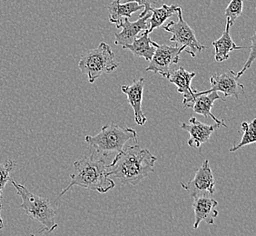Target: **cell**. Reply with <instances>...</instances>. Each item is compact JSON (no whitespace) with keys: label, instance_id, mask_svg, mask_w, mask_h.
Here are the masks:
<instances>
[{"label":"cell","instance_id":"1","mask_svg":"<svg viewBox=\"0 0 256 236\" xmlns=\"http://www.w3.org/2000/svg\"><path fill=\"white\" fill-rule=\"evenodd\" d=\"M156 160L148 149H143L138 144L129 146L106 166V174L108 176L118 178L123 184L138 186L154 172Z\"/></svg>","mask_w":256,"mask_h":236},{"label":"cell","instance_id":"5","mask_svg":"<svg viewBox=\"0 0 256 236\" xmlns=\"http://www.w3.org/2000/svg\"><path fill=\"white\" fill-rule=\"evenodd\" d=\"M78 68L82 74L88 76L89 83L93 84L102 74L114 71L118 64L114 61V54L110 46L102 42L98 48L82 54Z\"/></svg>","mask_w":256,"mask_h":236},{"label":"cell","instance_id":"12","mask_svg":"<svg viewBox=\"0 0 256 236\" xmlns=\"http://www.w3.org/2000/svg\"><path fill=\"white\" fill-rule=\"evenodd\" d=\"M146 84L144 78H140L134 81L129 86L124 84L121 86V91L128 96V102L132 106L134 114V121L138 126H144L148 121V118L144 116L142 110L143 102L144 88Z\"/></svg>","mask_w":256,"mask_h":236},{"label":"cell","instance_id":"19","mask_svg":"<svg viewBox=\"0 0 256 236\" xmlns=\"http://www.w3.org/2000/svg\"><path fill=\"white\" fill-rule=\"evenodd\" d=\"M179 8H180L178 6H168L166 4H164L161 8H151L150 12H152V14L148 20V22H149L148 33L150 34L156 28L162 26L164 23L169 18H171L174 14L178 13Z\"/></svg>","mask_w":256,"mask_h":236},{"label":"cell","instance_id":"15","mask_svg":"<svg viewBox=\"0 0 256 236\" xmlns=\"http://www.w3.org/2000/svg\"><path fill=\"white\" fill-rule=\"evenodd\" d=\"M218 99H222V101H226V99L220 98V96L217 92H210V93L198 94L192 102V110L194 113L201 114L206 118H212V120L216 123L222 124L224 126V128H226V124L224 122V120H219L212 113L214 103Z\"/></svg>","mask_w":256,"mask_h":236},{"label":"cell","instance_id":"3","mask_svg":"<svg viewBox=\"0 0 256 236\" xmlns=\"http://www.w3.org/2000/svg\"><path fill=\"white\" fill-rule=\"evenodd\" d=\"M16 190V194L21 197L22 204H20L21 209L26 214L42 226L41 232H52L58 224L56 222V210L53 204L48 198L34 194L23 184H20L12 178L10 180Z\"/></svg>","mask_w":256,"mask_h":236},{"label":"cell","instance_id":"23","mask_svg":"<svg viewBox=\"0 0 256 236\" xmlns=\"http://www.w3.org/2000/svg\"><path fill=\"white\" fill-rule=\"evenodd\" d=\"M256 34H252V36L251 41L252 44L251 46H250V54H249V58H247L246 63L244 64V66H242V68L236 73V78H240L242 74H244V72L246 71L247 69L250 68H251L252 64V63L254 62V60L256 58Z\"/></svg>","mask_w":256,"mask_h":236},{"label":"cell","instance_id":"4","mask_svg":"<svg viewBox=\"0 0 256 236\" xmlns=\"http://www.w3.org/2000/svg\"><path fill=\"white\" fill-rule=\"evenodd\" d=\"M130 140L138 142L136 130L121 128L114 123L104 126L96 136L88 134L84 138V141L94 148L96 152L102 154L103 156H108L111 152H122L124 144Z\"/></svg>","mask_w":256,"mask_h":236},{"label":"cell","instance_id":"17","mask_svg":"<svg viewBox=\"0 0 256 236\" xmlns=\"http://www.w3.org/2000/svg\"><path fill=\"white\" fill-rule=\"evenodd\" d=\"M230 28H231V26L226 23V30L224 31L222 36L219 38L216 41H214L212 43V46L214 48V50H216L214 58H216V61L219 62V63L224 62V61H226V60L229 58L232 51L246 48L238 46L234 42V40L231 38V34H230Z\"/></svg>","mask_w":256,"mask_h":236},{"label":"cell","instance_id":"18","mask_svg":"<svg viewBox=\"0 0 256 236\" xmlns=\"http://www.w3.org/2000/svg\"><path fill=\"white\" fill-rule=\"evenodd\" d=\"M142 6L138 5L136 2H122V0H114L108 6L109 21L118 25L124 18H131V16L134 12L143 10Z\"/></svg>","mask_w":256,"mask_h":236},{"label":"cell","instance_id":"14","mask_svg":"<svg viewBox=\"0 0 256 236\" xmlns=\"http://www.w3.org/2000/svg\"><path fill=\"white\" fill-rule=\"evenodd\" d=\"M218 206L216 200L210 196H198L194 198L192 207L194 211V228L198 229L201 222H206L208 224H214V219L219 212L216 209Z\"/></svg>","mask_w":256,"mask_h":236},{"label":"cell","instance_id":"9","mask_svg":"<svg viewBox=\"0 0 256 236\" xmlns=\"http://www.w3.org/2000/svg\"><path fill=\"white\" fill-rule=\"evenodd\" d=\"M181 186L188 191L192 198L204 196H210L214 194L216 192V181L209 161L207 159L204 161L202 166L197 169L192 180L186 184L181 182Z\"/></svg>","mask_w":256,"mask_h":236},{"label":"cell","instance_id":"11","mask_svg":"<svg viewBox=\"0 0 256 236\" xmlns=\"http://www.w3.org/2000/svg\"><path fill=\"white\" fill-rule=\"evenodd\" d=\"M189 124H181V128L182 130L188 131L190 134V138L188 140V146L191 148H200L202 144L207 143L208 140L211 138L212 134L221 126H224L222 124L216 123L214 124H206L199 122L196 118H190Z\"/></svg>","mask_w":256,"mask_h":236},{"label":"cell","instance_id":"20","mask_svg":"<svg viewBox=\"0 0 256 236\" xmlns=\"http://www.w3.org/2000/svg\"><path fill=\"white\" fill-rule=\"evenodd\" d=\"M256 119L254 118L251 123H247V122L242 123L241 128L242 130L244 131V136L242 138L240 143L230 148V150H229L230 152H236L242 146L256 143Z\"/></svg>","mask_w":256,"mask_h":236},{"label":"cell","instance_id":"6","mask_svg":"<svg viewBox=\"0 0 256 236\" xmlns=\"http://www.w3.org/2000/svg\"><path fill=\"white\" fill-rule=\"evenodd\" d=\"M178 22H169L168 25L164 26V30L166 32L172 33V38H170L171 42L176 43V46L181 48L182 50H186L188 54H191L192 58H196V53L206 50V46L199 43L194 31L186 22V20H184L181 8L178 10Z\"/></svg>","mask_w":256,"mask_h":236},{"label":"cell","instance_id":"22","mask_svg":"<svg viewBox=\"0 0 256 236\" xmlns=\"http://www.w3.org/2000/svg\"><path fill=\"white\" fill-rule=\"evenodd\" d=\"M16 162L8 160L3 164H0V198H2V192L6 182L10 180V172L15 169Z\"/></svg>","mask_w":256,"mask_h":236},{"label":"cell","instance_id":"13","mask_svg":"<svg viewBox=\"0 0 256 236\" xmlns=\"http://www.w3.org/2000/svg\"><path fill=\"white\" fill-rule=\"evenodd\" d=\"M196 76V73L189 72L186 70L184 66H180L179 68L170 73L168 78L169 82L178 86V93L182 94V106L184 108H189L192 104V100L194 99V94L196 90L191 88V83L192 78Z\"/></svg>","mask_w":256,"mask_h":236},{"label":"cell","instance_id":"25","mask_svg":"<svg viewBox=\"0 0 256 236\" xmlns=\"http://www.w3.org/2000/svg\"><path fill=\"white\" fill-rule=\"evenodd\" d=\"M1 212H2V204H1V198H0V230H2L4 228V222H3V219L1 216Z\"/></svg>","mask_w":256,"mask_h":236},{"label":"cell","instance_id":"7","mask_svg":"<svg viewBox=\"0 0 256 236\" xmlns=\"http://www.w3.org/2000/svg\"><path fill=\"white\" fill-rule=\"evenodd\" d=\"M182 51L184 50L178 46H168L156 43L153 58L149 61L146 70L161 74L162 78H168L170 74L171 64H178Z\"/></svg>","mask_w":256,"mask_h":236},{"label":"cell","instance_id":"8","mask_svg":"<svg viewBox=\"0 0 256 236\" xmlns=\"http://www.w3.org/2000/svg\"><path fill=\"white\" fill-rule=\"evenodd\" d=\"M211 88L207 91L198 92L194 91V96L202 94L210 93V92H222L224 94V99L227 98H234L238 99L241 94H244V86L239 81V78H236V73H234L232 70H229L228 72L224 73H216L210 78ZM194 101V100H192Z\"/></svg>","mask_w":256,"mask_h":236},{"label":"cell","instance_id":"2","mask_svg":"<svg viewBox=\"0 0 256 236\" xmlns=\"http://www.w3.org/2000/svg\"><path fill=\"white\" fill-rule=\"evenodd\" d=\"M70 178L71 182L58 197L63 196L74 186L84 187L100 194H106L114 187V182L106 174V164L103 158H94L93 154L74 162V172Z\"/></svg>","mask_w":256,"mask_h":236},{"label":"cell","instance_id":"24","mask_svg":"<svg viewBox=\"0 0 256 236\" xmlns=\"http://www.w3.org/2000/svg\"><path fill=\"white\" fill-rule=\"evenodd\" d=\"M124 2H136L138 5L143 6V12L140 14L139 16H143L146 15L148 13L150 12V10L152 8V4L154 3V0H122Z\"/></svg>","mask_w":256,"mask_h":236},{"label":"cell","instance_id":"21","mask_svg":"<svg viewBox=\"0 0 256 236\" xmlns=\"http://www.w3.org/2000/svg\"><path fill=\"white\" fill-rule=\"evenodd\" d=\"M244 10V0H231L229 5L226 10V23L232 26L236 20L241 16Z\"/></svg>","mask_w":256,"mask_h":236},{"label":"cell","instance_id":"16","mask_svg":"<svg viewBox=\"0 0 256 236\" xmlns=\"http://www.w3.org/2000/svg\"><path fill=\"white\" fill-rule=\"evenodd\" d=\"M156 42L150 38L148 30H144L142 34L134 38L132 44L124 46L123 48L130 50L136 56L144 58L149 62L156 51Z\"/></svg>","mask_w":256,"mask_h":236},{"label":"cell","instance_id":"10","mask_svg":"<svg viewBox=\"0 0 256 236\" xmlns=\"http://www.w3.org/2000/svg\"><path fill=\"white\" fill-rule=\"evenodd\" d=\"M150 12L143 16H139L136 21L130 22L129 18H124L123 20L116 26L118 28H122V31L114 34V44L116 46H126L133 43L134 38L144 30L149 28L148 20L150 18Z\"/></svg>","mask_w":256,"mask_h":236}]
</instances>
